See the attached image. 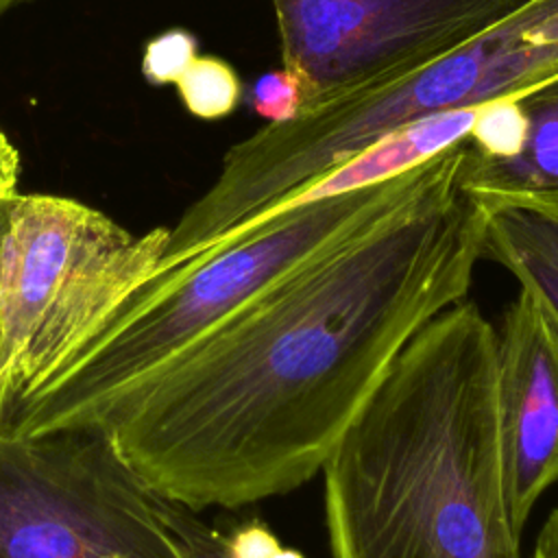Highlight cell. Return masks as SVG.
Masks as SVG:
<instances>
[{"label": "cell", "instance_id": "ac0fdd59", "mask_svg": "<svg viewBox=\"0 0 558 558\" xmlns=\"http://www.w3.org/2000/svg\"><path fill=\"white\" fill-rule=\"evenodd\" d=\"M20 2H24V0H0V17H2L9 9H13L15 4H20Z\"/></svg>", "mask_w": 558, "mask_h": 558}, {"label": "cell", "instance_id": "6da1fadb", "mask_svg": "<svg viewBox=\"0 0 558 558\" xmlns=\"http://www.w3.org/2000/svg\"><path fill=\"white\" fill-rule=\"evenodd\" d=\"M466 146H449L410 198L264 288L89 427L153 493L194 512L307 484L416 329L466 299L486 220L458 185Z\"/></svg>", "mask_w": 558, "mask_h": 558}, {"label": "cell", "instance_id": "ba28073f", "mask_svg": "<svg viewBox=\"0 0 558 558\" xmlns=\"http://www.w3.org/2000/svg\"><path fill=\"white\" fill-rule=\"evenodd\" d=\"M495 395L506 501L521 534L558 484V316L523 286L497 331Z\"/></svg>", "mask_w": 558, "mask_h": 558}, {"label": "cell", "instance_id": "8fae6325", "mask_svg": "<svg viewBox=\"0 0 558 558\" xmlns=\"http://www.w3.org/2000/svg\"><path fill=\"white\" fill-rule=\"evenodd\" d=\"M174 87L183 107L201 120L227 118L238 109L244 94L233 65L214 54H198Z\"/></svg>", "mask_w": 558, "mask_h": 558}, {"label": "cell", "instance_id": "52a82bcc", "mask_svg": "<svg viewBox=\"0 0 558 558\" xmlns=\"http://www.w3.org/2000/svg\"><path fill=\"white\" fill-rule=\"evenodd\" d=\"M536 0H270L299 113L392 81Z\"/></svg>", "mask_w": 558, "mask_h": 558}, {"label": "cell", "instance_id": "4fadbf2b", "mask_svg": "<svg viewBox=\"0 0 558 558\" xmlns=\"http://www.w3.org/2000/svg\"><path fill=\"white\" fill-rule=\"evenodd\" d=\"M517 98L519 96H504L480 105L477 120L469 135L477 153L486 157H510L521 150L527 122Z\"/></svg>", "mask_w": 558, "mask_h": 558}, {"label": "cell", "instance_id": "3957f363", "mask_svg": "<svg viewBox=\"0 0 558 558\" xmlns=\"http://www.w3.org/2000/svg\"><path fill=\"white\" fill-rule=\"evenodd\" d=\"M440 155L390 181L240 225L205 251L155 270L7 416L0 432L44 436L89 427L120 392L187 342L329 244L410 198L432 179Z\"/></svg>", "mask_w": 558, "mask_h": 558}, {"label": "cell", "instance_id": "30bf717a", "mask_svg": "<svg viewBox=\"0 0 558 558\" xmlns=\"http://www.w3.org/2000/svg\"><path fill=\"white\" fill-rule=\"evenodd\" d=\"M484 211L482 257L501 264L558 316V214L521 205Z\"/></svg>", "mask_w": 558, "mask_h": 558}, {"label": "cell", "instance_id": "9c48e42d", "mask_svg": "<svg viewBox=\"0 0 558 558\" xmlns=\"http://www.w3.org/2000/svg\"><path fill=\"white\" fill-rule=\"evenodd\" d=\"M517 100L527 122L521 150L486 157L469 142L458 185L484 207L521 205L558 214V76Z\"/></svg>", "mask_w": 558, "mask_h": 558}, {"label": "cell", "instance_id": "5bb4252c", "mask_svg": "<svg viewBox=\"0 0 558 558\" xmlns=\"http://www.w3.org/2000/svg\"><path fill=\"white\" fill-rule=\"evenodd\" d=\"M196 57H198L196 37L187 28L174 26V28L161 31L159 35L146 41L140 70L144 78L155 87L174 85Z\"/></svg>", "mask_w": 558, "mask_h": 558}, {"label": "cell", "instance_id": "8992f818", "mask_svg": "<svg viewBox=\"0 0 558 558\" xmlns=\"http://www.w3.org/2000/svg\"><path fill=\"white\" fill-rule=\"evenodd\" d=\"M0 558H187L98 427L0 432Z\"/></svg>", "mask_w": 558, "mask_h": 558}, {"label": "cell", "instance_id": "e0dca14e", "mask_svg": "<svg viewBox=\"0 0 558 558\" xmlns=\"http://www.w3.org/2000/svg\"><path fill=\"white\" fill-rule=\"evenodd\" d=\"M532 558H558V508L541 525Z\"/></svg>", "mask_w": 558, "mask_h": 558}, {"label": "cell", "instance_id": "7c38bea8", "mask_svg": "<svg viewBox=\"0 0 558 558\" xmlns=\"http://www.w3.org/2000/svg\"><path fill=\"white\" fill-rule=\"evenodd\" d=\"M153 501L157 508L159 519L168 527V532L177 538L179 547L187 558H238L231 549L229 536L218 527L205 523L198 512L174 504L157 493H153ZM259 558H305L296 549H288L275 543L266 554Z\"/></svg>", "mask_w": 558, "mask_h": 558}, {"label": "cell", "instance_id": "9a60e30c", "mask_svg": "<svg viewBox=\"0 0 558 558\" xmlns=\"http://www.w3.org/2000/svg\"><path fill=\"white\" fill-rule=\"evenodd\" d=\"M246 98L251 109L268 120V124H281L299 116L303 107V85L288 68L270 70L251 85Z\"/></svg>", "mask_w": 558, "mask_h": 558}, {"label": "cell", "instance_id": "277c9868", "mask_svg": "<svg viewBox=\"0 0 558 558\" xmlns=\"http://www.w3.org/2000/svg\"><path fill=\"white\" fill-rule=\"evenodd\" d=\"M558 76V0L373 87L329 100L233 144L209 190L168 227L159 268L179 264L351 155L416 120L521 96Z\"/></svg>", "mask_w": 558, "mask_h": 558}, {"label": "cell", "instance_id": "5b68a950", "mask_svg": "<svg viewBox=\"0 0 558 558\" xmlns=\"http://www.w3.org/2000/svg\"><path fill=\"white\" fill-rule=\"evenodd\" d=\"M166 238L74 198L17 196L0 255V425L155 275Z\"/></svg>", "mask_w": 558, "mask_h": 558}, {"label": "cell", "instance_id": "2e32d148", "mask_svg": "<svg viewBox=\"0 0 558 558\" xmlns=\"http://www.w3.org/2000/svg\"><path fill=\"white\" fill-rule=\"evenodd\" d=\"M20 172H22V157L17 146L0 126V255L4 246V238L11 222V211L17 201L20 192ZM2 427V425H0Z\"/></svg>", "mask_w": 558, "mask_h": 558}, {"label": "cell", "instance_id": "7a4b0ae2", "mask_svg": "<svg viewBox=\"0 0 558 558\" xmlns=\"http://www.w3.org/2000/svg\"><path fill=\"white\" fill-rule=\"evenodd\" d=\"M477 303L432 316L323 464L331 558H521Z\"/></svg>", "mask_w": 558, "mask_h": 558}]
</instances>
